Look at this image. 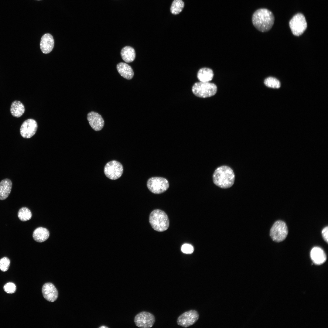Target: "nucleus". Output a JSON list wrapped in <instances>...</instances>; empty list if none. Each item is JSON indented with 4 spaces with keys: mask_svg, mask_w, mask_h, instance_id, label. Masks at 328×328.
<instances>
[{
    "mask_svg": "<svg viewBox=\"0 0 328 328\" xmlns=\"http://www.w3.org/2000/svg\"><path fill=\"white\" fill-rule=\"evenodd\" d=\"M252 22L254 27L258 31L265 32L269 31L272 27L275 21L273 13L265 8L257 10L253 13L252 18Z\"/></svg>",
    "mask_w": 328,
    "mask_h": 328,
    "instance_id": "1",
    "label": "nucleus"
},
{
    "mask_svg": "<svg viewBox=\"0 0 328 328\" xmlns=\"http://www.w3.org/2000/svg\"><path fill=\"white\" fill-rule=\"evenodd\" d=\"M214 183L223 189L231 187L235 181V174L233 169L229 166H222L217 168L213 175Z\"/></svg>",
    "mask_w": 328,
    "mask_h": 328,
    "instance_id": "2",
    "label": "nucleus"
},
{
    "mask_svg": "<svg viewBox=\"0 0 328 328\" xmlns=\"http://www.w3.org/2000/svg\"><path fill=\"white\" fill-rule=\"evenodd\" d=\"M149 223L155 231L162 232L167 230L169 226V220L166 213L162 210H155L150 213Z\"/></svg>",
    "mask_w": 328,
    "mask_h": 328,
    "instance_id": "3",
    "label": "nucleus"
},
{
    "mask_svg": "<svg viewBox=\"0 0 328 328\" xmlns=\"http://www.w3.org/2000/svg\"><path fill=\"white\" fill-rule=\"evenodd\" d=\"M217 91L216 85L209 82H196L192 87L193 94L196 96L202 98L212 96L216 94Z\"/></svg>",
    "mask_w": 328,
    "mask_h": 328,
    "instance_id": "4",
    "label": "nucleus"
},
{
    "mask_svg": "<svg viewBox=\"0 0 328 328\" xmlns=\"http://www.w3.org/2000/svg\"><path fill=\"white\" fill-rule=\"evenodd\" d=\"M288 233L286 223L281 220L276 221L271 227L270 236L273 241L279 242L284 240Z\"/></svg>",
    "mask_w": 328,
    "mask_h": 328,
    "instance_id": "5",
    "label": "nucleus"
},
{
    "mask_svg": "<svg viewBox=\"0 0 328 328\" xmlns=\"http://www.w3.org/2000/svg\"><path fill=\"white\" fill-rule=\"evenodd\" d=\"M289 26L292 34L299 36L306 29L307 23L305 16L300 13L295 14L289 22Z\"/></svg>",
    "mask_w": 328,
    "mask_h": 328,
    "instance_id": "6",
    "label": "nucleus"
},
{
    "mask_svg": "<svg viewBox=\"0 0 328 328\" xmlns=\"http://www.w3.org/2000/svg\"><path fill=\"white\" fill-rule=\"evenodd\" d=\"M148 188L152 193L157 194L166 191L169 186L168 180L165 178L158 177H152L147 182Z\"/></svg>",
    "mask_w": 328,
    "mask_h": 328,
    "instance_id": "7",
    "label": "nucleus"
},
{
    "mask_svg": "<svg viewBox=\"0 0 328 328\" xmlns=\"http://www.w3.org/2000/svg\"><path fill=\"white\" fill-rule=\"evenodd\" d=\"M123 171V166L119 162L116 160L110 161L105 165L104 172L106 176L112 180L120 178Z\"/></svg>",
    "mask_w": 328,
    "mask_h": 328,
    "instance_id": "8",
    "label": "nucleus"
},
{
    "mask_svg": "<svg viewBox=\"0 0 328 328\" xmlns=\"http://www.w3.org/2000/svg\"><path fill=\"white\" fill-rule=\"evenodd\" d=\"M155 321L154 316L152 313L146 311H142L138 313L134 318V322L136 326L142 328L151 327Z\"/></svg>",
    "mask_w": 328,
    "mask_h": 328,
    "instance_id": "9",
    "label": "nucleus"
},
{
    "mask_svg": "<svg viewBox=\"0 0 328 328\" xmlns=\"http://www.w3.org/2000/svg\"><path fill=\"white\" fill-rule=\"evenodd\" d=\"M199 318V315L197 312L194 310H191L180 315L178 317L177 322L179 325L187 327L194 324Z\"/></svg>",
    "mask_w": 328,
    "mask_h": 328,
    "instance_id": "10",
    "label": "nucleus"
},
{
    "mask_svg": "<svg viewBox=\"0 0 328 328\" xmlns=\"http://www.w3.org/2000/svg\"><path fill=\"white\" fill-rule=\"evenodd\" d=\"M38 125L35 120L32 119L26 120L21 125L20 132L21 136L24 138H29L36 133Z\"/></svg>",
    "mask_w": 328,
    "mask_h": 328,
    "instance_id": "11",
    "label": "nucleus"
},
{
    "mask_svg": "<svg viewBox=\"0 0 328 328\" xmlns=\"http://www.w3.org/2000/svg\"><path fill=\"white\" fill-rule=\"evenodd\" d=\"M42 293L44 298L47 301L53 302L58 297V292L55 286L50 282L44 284L42 288Z\"/></svg>",
    "mask_w": 328,
    "mask_h": 328,
    "instance_id": "12",
    "label": "nucleus"
},
{
    "mask_svg": "<svg viewBox=\"0 0 328 328\" xmlns=\"http://www.w3.org/2000/svg\"><path fill=\"white\" fill-rule=\"evenodd\" d=\"M87 119L89 125L95 131H99L103 128L104 121L102 116L98 113L94 111L89 113Z\"/></svg>",
    "mask_w": 328,
    "mask_h": 328,
    "instance_id": "13",
    "label": "nucleus"
},
{
    "mask_svg": "<svg viewBox=\"0 0 328 328\" xmlns=\"http://www.w3.org/2000/svg\"><path fill=\"white\" fill-rule=\"evenodd\" d=\"M54 45L53 36L49 33L44 34L41 37L40 46L42 52L45 54L50 53L52 50Z\"/></svg>",
    "mask_w": 328,
    "mask_h": 328,
    "instance_id": "14",
    "label": "nucleus"
},
{
    "mask_svg": "<svg viewBox=\"0 0 328 328\" xmlns=\"http://www.w3.org/2000/svg\"><path fill=\"white\" fill-rule=\"evenodd\" d=\"M310 255L311 259L316 264L321 265L326 260V256L324 250L321 248L315 247L311 250Z\"/></svg>",
    "mask_w": 328,
    "mask_h": 328,
    "instance_id": "15",
    "label": "nucleus"
},
{
    "mask_svg": "<svg viewBox=\"0 0 328 328\" xmlns=\"http://www.w3.org/2000/svg\"><path fill=\"white\" fill-rule=\"evenodd\" d=\"M12 187V183L8 179L2 180L0 182V200L6 199L10 194Z\"/></svg>",
    "mask_w": 328,
    "mask_h": 328,
    "instance_id": "16",
    "label": "nucleus"
},
{
    "mask_svg": "<svg viewBox=\"0 0 328 328\" xmlns=\"http://www.w3.org/2000/svg\"><path fill=\"white\" fill-rule=\"evenodd\" d=\"M117 70L121 76L128 80L132 79L134 75L133 69L126 63H120L117 66Z\"/></svg>",
    "mask_w": 328,
    "mask_h": 328,
    "instance_id": "17",
    "label": "nucleus"
},
{
    "mask_svg": "<svg viewBox=\"0 0 328 328\" xmlns=\"http://www.w3.org/2000/svg\"><path fill=\"white\" fill-rule=\"evenodd\" d=\"M49 235V232L47 229L40 227L36 228L34 231L32 237L36 241L42 242L47 240Z\"/></svg>",
    "mask_w": 328,
    "mask_h": 328,
    "instance_id": "18",
    "label": "nucleus"
},
{
    "mask_svg": "<svg viewBox=\"0 0 328 328\" xmlns=\"http://www.w3.org/2000/svg\"><path fill=\"white\" fill-rule=\"evenodd\" d=\"M214 72L210 68L204 67L200 69L198 71L197 76L200 82H209L213 78Z\"/></svg>",
    "mask_w": 328,
    "mask_h": 328,
    "instance_id": "19",
    "label": "nucleus"
},
{
    "mask_svg": "<svg viewBox=\"0 0 328 328\" xmlns=\"http://www.w3.org/2000/svg\"><path fill=\"white\" fill-rule=\"evenodd\" d=\"M25 111L24 106L20 101H15L12 103L10 111L13 116L16 118L20 117L23 114Z\"/></svg>",
    "mask_w": 328,
    "mask_h": 328,
    "instance_id": "20",
    "label": "nucleus"
},
{
    "mask_svg": "<svg viewBox=\"0 0 328 328\" xmlns=\"http://www.w3.org/2000/svg\"><path fill=\"white\" fill-rule=\"evenodd\" d=\"M121 55L122 59L126 63H130L135 60V53L134 49L130 46H126L122 49Z\"/></svg>",
    "mask_w": 328,
    "mask_h": 328,
    "instance_id": "21",
    "label": "nucleus"
},
{
    "mask_svg": "<svg viewBox=\"0 0 328 328\" xmlns=\"http://www.w3.org/2000/svg\"><path fill=\"white\" fill-rule=\"evenodd\" d=\"M184 6V2L182 0H174L170 7L171 12L174 15H177L182 11Z\"/></svg>",
    "mask_w": 328,
    "mask_h": 328,
    "instance_id": "22",
    "label": "nucleus"
},
{
    "mask_svg": "<svg viewBox=\"0 0 328 328\" xmlns=\"http://www.w3.org/2000/svg\"><path fill=\"white\" fill-rule=\"evenodd\" d=\"M18 216L20 220L26 221L31 219L32 214L31 211L28 208L22 207L19 210L18 213Z\"/></svg>",
    "mask_w": 328,
    "mask_h": 328,
    "instance_id": "23",
    "label": "nucleus"
},
{
    "mask_svg": "<svg viewBox=\"0 0 328 328\" xmlns=\"http://www.w3.org/2000/svg\"><path fill=\"white\" fill-rule=\"evenodd\" d=\"M264 83L267 87L277 89L281 86V84L279 80L272 77H269L266 78Z\"/></svg>",
    "mask_w": 328,
    "mask_h": 328,
    "instance_id": "24",
    "label": "nucleus"
},
{
    "mask_svg": "<svg viewBox=\"0 0 328 328\" xmlns=\"http://www.w3.org/2000/svg\"><path fill=\"white\" fill-rule=\"evenodd\" d=\"M10 261L6 257H4L0 259V269L2 272L6 271L9 269Z\"/></svg>",
    "mask_w": 328,
    "mask_h": 328,
    "instance_id": "25",
    "label": "nucleus"
},
{
    "mask_svg": "<svg viewBox=\"0 0 328 328\" xmlns=\"http://www.w3.org/2000/svg\"><path fill=\"white\" fill-rule=\"evenodd\" d=\"M4 289L8 293L12 294L15 292L16 290L15 285L12 282H8L4 286Z\"/></svg>",
    "mask_w": 328,
    "mask_h": 328,
    "instance_id": "26",
    "label": "nucleus"
},
{
    "mask_svg": "<svg viewBox=\"0 0 328 328\" xmlns=\"http://www.w3.org/2000/svg\"><path fill=\"white\" fill-rule=\"evenodd\" d=\"M181 250L182 252L186 254H191L194 251V248L193 246L189 244H185L181 247Z\"/></svg>",
    "mask_w": 328,
    "mask_h": 328,
    "instance_id": "27",
    "label": "nucleus"
},
{
    "mask_svg": "<svg viewBox=\"0 0 328 328\" xmlns=\"http://www.w3.org/2000/svg\"><path fill=\"white\" fill-rule=\"evenodd\" d=\"M328 226L325 227L322 231V235L324 240L328 243Z\"/></svg>",
    "mask_w": 328,
    "mask_h": 328,
    "instance_id": "28",
    "label": "nucleus"
},
{
    "mask_svg": "<svg viewBox=\"0 0 328 328\" xmlns=\"http://www.w3.org/2000/svg\"><path fill=\"white\" fill-rule=\"evenodd\" d=\"M99 328H108V327H107V326H101Z\"/></svg>",
    "mask_w": 328,
    "mask_h": 328,
    "instance_id": "29",
    "label": "nucleus"
},
{
    "mask_svg": "<svg viewBox=\"0 0 328 328\" xmlns=\"http://www.w3.org/2000/svg\"></svg>",
    "mask_w": 328,
    "mask_h": 328,
    "instance_id": "30",
    "label": "nucleus"
}]
</instances>
